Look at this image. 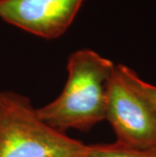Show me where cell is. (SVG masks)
<instances>
[{"label":"cell","instance_id":"6da1fadb","mask_svg":"<svg viewBox=\"0 0 156 157\" xmlns=\"http://www.w3.org/2000/svg\"><path fill=\"white\" fill-rule=\"evenodd\" d=\"M115 66L92 50L74 52L68 59V77L61 94L36 109L39 117L59 132L67 129L88 131L104 121L108 82Z\"/></svg>","mask_w":156,"mask_h":157},{"label":"cell","instance_id":"7a4b0ae2","mask_svg":"<svg viewBox=\"0 0 156 157\" xmlns=\"http://www.w3.org/2000/svg\"><path fill=\"white\" fill-rule=\"evenodd\" d=\"M84 147L42 121L28 98L0 91V157H78Z\"/></svg>","mask_w":156,"mask_h":157},{"label":"cell","instance_id":"3957f363","mask_svg":"<svg viewBox=\"0 0 156 157\" xmlns=\"http://www.w3.org/2000/svg\"><path fill=\"white\" fill-rule=\"evenodd\" d=\"M128 67L116 65L108 82V120L117 143L138 149L156 148V113L133 86Z\"/></svg>","mask_w":156,"mask_h":157},{"label":"cell","instance_id":"277c9868","mask_svg":"<svg viewBox=\"0 0 156 157\" xmlns=\"http://www.w3.org/2000/svg\"><path fill=\"white\" fill-rule=\"evenodd\" d=\"M83 0H0V18L44 39L67 31Z\"/></svg>","mask_w":156,"mask_h":157},{"label":"cell","instance_id":"5b68a950","mask_svg":"<svg viewBox=\"0 0 156 157\" xmlns=\"http://www.w3.org/2000/svg\"><path fill=\"white\" fill-rule=\"evenodd\" d=\"M78 157H156V148H131L117 142L114 144L85 145Z\"/></svg>","mask_w":156,"mask_h":157},{"label":"cell","instance_id":"8992f818","mask_svg":"<svg viewBox=\"0 0 156 157\" xmlns=\"http://www.w3.org/2000/svg\"><path fill=\"white\" fill-rule=\"evenodd\" d=\"M127 72H128L129 79H130L133 86L146 99V101L151 105V108L156 113V86L144 81L143 79H141L137 75V73L133 71L131 68L128 67Z\"/></svg>","mask_w":156,"mask_h":157}]
</instances>
